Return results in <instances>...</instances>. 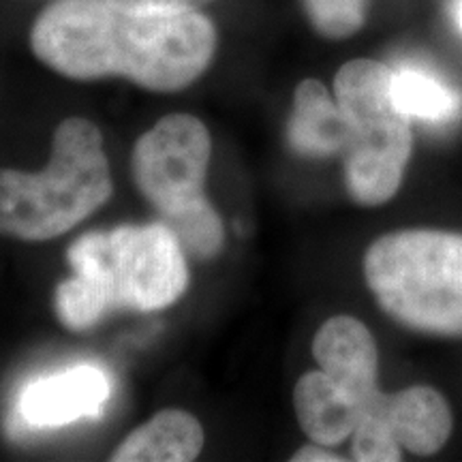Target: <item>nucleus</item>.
<instances>
[{
	"mask_svg": "<svg viewBox=\"0 0 462 462\" xmlns=\"http://www.w3.org/2000/svg\"><path fill=\"white\" fill-rule=\"evenodd\" d=\"M31 48L62 78H125L152 92H178L210 67L217 28L199 9L54 0L34 20Z\"/></svg>",
	"mask_w": 462,
	"mask_h": 462,
	"instance_id": "1",
	"label": "nucleus"
},
{
	"mask_svg": "<svg viewBox=\"0 0 462 462\" xmlns=\"http://www.w3.org/2000/svg\"><path fill=\"white\" fill-rule=\"evenodd\" d=\"M73 279L56 287V315L71 332L95 328L109 310L148 313L171 306L189 287L184 248L167 223L90 231L69 246Z\"/></svg>",
	"mask_w": 462,
	"mask_h": 462,
	"instance_id": "2",
	"label": "nucleus"
},
{
	"mask_svg": "<svg viewBox=\"0 0 462 462\" xmlns=\"http://www.w3.org/2000/svg\"><path fill=\"white\" fill-rule=\"evenodd\" d=\"M112 193L99 126L73 116L58 125L43 171L0 170V236L58 238L95 215Z\"/></svg>",
	"mask_w": 462,
	"mask_h": 462,
	"instance_id": "3",
	"label": "nucleus"
},
{
	"mask_svg": "<svg viewBox=\"0 0 462 462\" xmlns=\"http://www.w3.org/2000/svg\"><path fill=\"white\" fill-rule=\"evenodd\" d=\"M364 276L381 309L413 332L462 337V234L402 229L364 255Z\"/></svg>",
	"mask_w": 462,
	"mask_h": 462,
	"instance_id": "4",
	"label": "nucleus"
},
{
	"mask_svg": "<svg viewBox=\"0 0 462 462\" xmlns=\"http://www.w3.org/2000/svg\"><path fill=\"white\" fill-rule=\"evenodd\" d=\"M392 79L394 69L371 58L349 60L334 78V99L349 125L345 184L366 208L394 198L413 152L411 116L396 106Z\"/></svg>",
	"mask_w": 462,
	"mask_h": 462,
	"instance_id": "5",
	"label": "nucleus"
},
{
	"mask_svg": "<svg viewBox=\"0 0 462 462\" xmlns=\"http://www.w3.org/2000/svg\"><path fill=\"white\" fill-rule=\"evenodd\" d=\"M212 140L190 114H167L135 142L131 171L137 189L165 218L206 204L204 184Z\"/></svg>",
	"mask_w": 462,
	"mask_h": 462,
	"instance_id": "6",
	"label": "nucleus"
},
{
	"mask_svg": "<svg viewBox=\"0 0 462 462\" xmlns=\"http://www.w3.org/2000/svg\"><path fill=\"white\" fill-rule=\"evenodd\" d=\"M112 396L109 377L97 366L69 371L32 381L20 396V415L26 426L54 429L82 418H97Z\"/></svg>",
	"mask_w": 462,
	"mask_h": 462,
	"instance_id": "7",
	"label": "nucleus"
},
{
	"mask_svg": "<svg viewBox=\"0 0 462 462\" xmlns=\"http://www.w3.org/2000/svg\"><path fill=\"white\" fill-rule=\"evenodd\" d=\"M313 356L328 377L356 396L364 407L379 394V351L371 330L360 319L337 315L315 334Z\"/></svg>",
	"mask_w": 462,
	"mask_h": 462,
	"instance_id": "8",
	"label": "nucleus"
},
{
	"mask_svg": "<svg viewBox=\"0 0 462 462\" xmlns=\"http://www.w3.org/2000/svg\"><path fill=\"white\" fill-rule=\"evenodd\" d=\"M383 420L398 446L418 456L437 454L452 435V409L446 398L429 385H411L385 394Z\"/></svg>",
	"mask_w": 462,
	"mask_h": 462,
	"instance_id": "9",
	"label": "nucleus"
},
{
	"mask_svg": "<svg viewBox=\"0 0 462 462\" xmlns=\"http://www.w3.org/2000/svg\"><path fill=\"white\" fill-rule=\"evenodd\" d=\"M293 407L306 437L334 448L354 435L364 404L321 371L304 373L293 390Z\"/></svg>",
	"mask_w": 462,
	"mask_h": 462,
	"instance_id": "10",
	"label": "nucleus"
},
{
	"mask_svg": "<svg viewBox=\"0 0 462 462\" xmlns=\"http://www.w3.org/2000/svg\"><path fill=\"white\" fill-rule=\"evenodd\" d=\"M349 140L338 103L319 79H302L293 95V112L287 123V143L300 157L323 159L343 152Z\"/></svg>",
	"mask_w": 462,
	"mask_h": 462,
	"instance_id": "11",
	"label": "nucleus"
},
{
	"mask_svg": "<svg viewBox=\"0 0 462 462\" xmlns=\"http://www.w3.org/2000/svg\"><path fill=\"white\" fill-rule=\"evenodd\" d=\"M204 449V429L195 415L165 409L135 429L109 456L114 462H190Z\"/></svg>",
	"mask_w": 462,
	"mask_h": 462,
	"instance_id": "12",
	"label": "nucleus"
},
{
	"mask_svg": "<svg viewBox=\"0 0 462 462\" xmlns=\"http://www.w3.org/2000/svg\"><path fill=\"white\" fill-rule=\"evenodd\" d=\"M392 95L396 106L411 118L449 123L462 114V92L418 65H402L394 71Z\"/></svg>",
	"mask_w": 462,
	"mask_h": 462,
	"instance_id": "13",
	"label": "nucleus"
},
{
	"mask_svg": "<svg viewBox=\"0 0 462 462\" xmlns=\"http://www.w3.org/2000/svg\"><path fill=\"white\" fill-rule=\"evenodd\" d=\"M167 225H170L173 234L178 236L184 253L189 251L190 255L195 257L210 259L221 251L225 231L221 217H218V212L210 206V201L184 212L180 217L167 218Z\"/></svg>",
	"mask_w": 462,
	"mask_h": 462,
	"instance_id": "14",
	"label": "nucleus"
},
{
	"mask_svg": "<svg viewBox=\"0 0 462 462\" xmlns=\"http://www.w3.org/2000/svg\"><path fill=\"white\" fill-rule=\"evenodd\" d=\"M304 14L321 37L346 39L366 22V0H302Z\"/></svg>",
	"mask_w": 462,
	"mask_h": 462,
	"instance_id": "15",
	"label": "nucleus"
},
{
	"mask_svg": "<svg viewBox=\"0 0 462 462\" xmlns=\"http://www.w3.org/2000/svg\"><path fill=\"white\" fill-rule=\"evenodd\" d=\"M351 443L354 460L357 462H398L402 460V448L392 435L388 421L379 415H362L357 421Z\"/></svg>",
	"mask_w": 462,
	"mask_h": 462,
	"instance_id": "16",
	"label": "nucleus"
},
{
	"mask_svg": "<svg viewBox=\"0 0 462 462\" xmlns=\"http://www.w3.org/2000/svg\"><path fill=\"white\" fill-rule=\"evenodd\" d=\"M343 456L334 454L321 443H315V446L300 448L296 454L291 456V462H343Z\"/></svg>",
	"mask_w": 462,
	"mask_h": 462,
	"instance_id": "17",
	"label": "nucleus"
},
{
	"mask_svg": "<svg viewBox=\"0 0 462 462\" xmlns=\"http://www.w3.org/2000/svg\"><path fill=\"white\" fill-rule=\"evenodd\" d=\"M126 5H137V7H161V9H199L212 0H120Z\"/></svg>",
	"mask_w": 462,
	"mask_h": 462,
	"instance_id": "18",
	"label": "nucleus"
},
{
	"mask_svg": "<svg viewBox=\"0 0 462 462\" xmlns=\"http://www.w3.org/2000/svg\"><path fill=\"white\" fill-rule=\"evenodd\" d=\"M449 11H452L456 26H458L462 32V0H449Z\"/></svg>",
	"mask_w": 462,
	"mask_h": 462,
	"instance_id": "19",
	"label": "nucleus"
}]
</instances>
